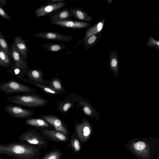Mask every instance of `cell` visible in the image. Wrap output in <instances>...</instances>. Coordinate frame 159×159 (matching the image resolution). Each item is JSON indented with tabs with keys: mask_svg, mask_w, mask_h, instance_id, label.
<instances>
[{
	"mask_svg": "<svg viewBox=\"0 0 159 159\" xmlns=\"http://www.w3.org/2000/svg\"><path fill=\"white\" fill-rule=\"evenodd\" d=\"M0 75H1V74H0Z\"/></svg>",
	"mask_w": 159,
	"mask_h": 159,
	"instance_id": "cell-38",
	"label": "cell"
},
{
	"mask_svg": "<svg viewBox=\"0 0 159 159\" xmlns=\"http://www.w3.org/2000/svg\"><path fill=\"white\" fill-rule=\"evenodd\" d=\"M9 102L21 106L37 108L46 105L48 100L35 93H23L7 97Z\"/></svg>",
	"mask_w": 159,
	"mask_h": 159,
	"instance_id": "cell-2",
	"label": "cell"
},
{
	"mask_svg": "<svg viewBox=\"0 0 159 159\" xmlns=\"http://www.w3.org/2000/svg\"><path fill=\"white\" fill-rule=\"evenodd\" d=\"M146 144L143 142H138L134 144V149L138 151H142L145 148Z\"/></svg>",
	"mask_w": 159,
	"mask_h": 159,
	"instance_id": "cell-31",
	"label": "cell"
},
{
	"mask_svg": "<svg viewBox=\"0 0 159 159\" xmlns=\"http://www.w3.org/2000/svg\"><path fill=\"white\" fill-rule=\"evenodd\" d=\"M6 0H0V16L8 20L11 19V17L4 10L3 7L7 3Z\"/></svg>",
	"mask_w": 159,
	"mask_h": 159,
	"instance_id": "cell-30",
	"label": "cell"
},
{
	"mask_svg": "<svg viewBox=\"0 0 159 159\" xmlns=\"http://www.w3.org/2000/svg\"><path fill=\"white\" fill-rule=\"evenodd\" d=\"M106 19V17L104 18L93 25L87 28L83 39V42L90 36L96 34L102 30Z\"/></svg>",
	"mask_w": 159,
	"mask_h": 159,
	"instance_id": "cell-17",
	"label": "cell"
},
{
	"mask_svg": "<svg viewBox=\"0 0 159 159\" xmlns=\"http://www.w3.org/2000/svg\"><path fill=\"white\" fill-rule=\"evenodd\" d=\"M83 41V39H81L80 40L79 42H78L77 44L73 47V48H75L76 46H77L79 44L81 43Z\"/></svg>",
	"mask_w": 159,
	"mask_h": 159,
	"instance_id": "cell-33",
	"label": "cell"
},
{
	"mask_svg": "<svg viewBox=\"0 0 159 159\" xmlns=\"http://www.w3.org/2000/svg\"><path fill=\"white\" fill-rule=\"evenodd\" d=\"M40 149L34 146L19 141L0 144V154L13 157V159H31L39 157Z\"/></svg>",
	"mask_w": 159,
	"mask_h": 159,
	"instance_id": "cell-1",
	"label": "cell"
},
{
	"mask_svg": "<svg viewBox=\"0 0 159 159\" xmlns=\"http://www.w3.org/2000/svg\"><path fill=\"white\" fill-rule=\"evenodd\" d=\"M37 38L43 39L56 40L62 42H69L73 40V37L62 34L59 33L54 32H41L34 34Z\"/></svg>",
	"mask_w": 159,
	"mask_h": 159,
	"instance_id": "cell-11",
	"label": "cell"
},
{
	"mask_svg": "<svg viewBox=\"0 0 159 159\" xmlns=\"http://www.w3.org/2000/svg\"><path fill=\"white\" fill-rule=\"evenodd\" d=\"M0 47L9 55L11 56L9 52V46L8 43L6 40L3 34L0 30Z\"/></svg>",
	"mask_w": 159,
	"mask_h": 159,
	"instance_id": "cell-28",
	"label": "cell"
},
{
	"mask_svg": "<svg viewBox=\"0 0 159 159\" xmlns=\"http://www.w3.org/2000/svg\"><path fill=\"white\" fill-rule=\"evenodd\" d=\"M49 21L52 24L60 27L74 29H80L87 28L92 26L89 22L73 20H68L62 21H55L50 19Z\"/></svg>",
	"mask_w": 159,
	"mask_h": 159,
	"instance_id": "cell-10",
	"label": "cell"
},
{
	"mask_svg": "<svg viewBox=\"0 0 159 159\" xmlns=\"http://www.w3.org/2000/svg\"><path fill=\"white\" fill-rule=\"evenodd\" d=\"M25 75L30 80L40 84L49 86L50 81L43 78V72L40 70L33 69H26L25 72Z\"/></svg>",
	"mask_w": 159,
	"mask_h": 159,
	"instance_id": "cell-13",
	"label": "cell"
},
{
	"mask_svg": "<svg viewBox=\"0 0 159 159\" xmlns=\"http://www.w3.org/2000/svg\"><path fill=\"white\" fill-rule=\"evenodd\" d=\"M146 46L154 48L159 51V41L155 39L152 36H150L148 39Z\"/></svg>",
	"mask_w": 159,
	"mask_h": 159,
	"instance_id": "cell-29",
	"label": "cell"
},
{
	"mask_svg": "<svg viewBox=\"0 0 159 159\" xmlns=\"http://www.w3.org/2000/svg\"><path fill=\"white\" fill-rule=\"evenodd\" d=\"M31 159H40V158L38 157L36 158Z\"/></svg>",
	"mask_w": 159,
	"mask_h": 159,
	"instance_id": "cell-37",
	"label": "cell"
},
{
	"mask_svg": "<svg viewBox=\"0 0 159 159\" xmlns=\"http://www.w3.org/2000/svg\"><path fill=\"white\" fill-rule=\"evenodd\" d=\"M39 117L52 126L56 130L61 131L68 136L69 132L67 126L58 116L53 115H40Z\"/></svg>",
	"mask_w": 159,
	"mask_h": 159,
	"instance_id": "cell-8",
	"label": "cell"
},
{
	"mask_svg": "<svg viewBox=\"0 0 159 159\" xmlns=\"http://www.w3.org/2000/svg\"><path fill=\"white\" fill-rule=\"evenodd\" d=\"M42 46L44 48L51 52H57L62 50L66 47L63 44L54 43H43Z\"/></svg>",
	"mask_w": 159,
	"mask_h": 159,
	"instance_id": "cell-25",
	"label": "cell"
},
{
	"mask_svg": "<svg viewBox=\"0 0 159 159\" xmlns=\"http://www.w3.org/2000/svg\"><path fill=\"white\" fill-rule=\"evenodd\" d=\"M69 144L67 147L70 148L72 151L75 153H79L81 149L80 141L75 132L72 134L70 140Z\"/></svg>",
	"mask_w": 159,
	"mask_h": 159,
	"instance_id": "cell-22",
	"label": "cell"
},
{
	"mask_svg": "<svg viewBox=\"0 0 159 159\" xmlns=\"http://www.w3.org/2000/svg\"><path fill=\"white\" fill-rule=\"evenodd\" d=\"M74 105V102L67 96L64 100L57 103V110L63 114H66Z\"/></svg>",
	"mask_w": 159,
	"mask_h": 159,
	"instance_id": "cell-18",
	"label": "cell"
},
{
	"mask_svg": "<svg viewBox=\"0 0 159 159\" xmlns=\"http://www.w3.org/2000/svg\"><path fill=\"white\" fill-rule=\"evenodd\" d=\"M20 141L34 146L41 150L48 147V142L43 135L35 129H30L24 132L18 138Z\"/></svg>",
	"mask_w": 159,
	"mask_h": 159,
	"instance_id": "cell-3",
	"label": "cell"
},
{
	"mask_svg": "<svg viewBox=\"0 0 159 159\" xmlns=\"http://www.w3.org/2000/svg\"><path fill=\"white\" fill-rule=\"evenodd\" d=\"M49 87L58 92L59 94H65L64 88L60 79L57 77L53 78L51 80Z\"/></svg>",
	"mask_w": 159,
	"mask_h": 159,
	"instance_id": "cell-23",
	"label": "cell"
},
{
	"mask_svg": "<svg viewBox=\"0 0 159 159\" xmlns=\"http://www.w3.org/2000/svg\"><path fill=\"white\" fill-rule=\"evenodd\" d=\"M107 1L108 4H110L113 2L114 0H107Z\"/></svg>",
	"mask_w": 159,
	"mask_h": 159,
	"instance_id": "cell-34",
	"label": "cell"
},
{
	"mask_svg": "<svg viewBox=\"0 0 159 159\" xmlns=\"http://www.w3.org/2000/svg\"><path fill=\"white\" fill-rule=\"evenodd\" d=\"M63 0H49L47 1L46 4L60 2L63 1Z\"/></svg>",
	"mask_w": 159,
	"mask_h": 159,
	"instance_id": "cell-32",
	"label": "cell"
},
{
	"mask_svg": "<svg viewBox=\"0 0 159 159\" xmlns=\"http://www.w3.org/2000/svg\"><path fill=\"white\" fill-rule=\"evenodd\" d=\"M27 41V40L24 39L19 36L15 37L14 39V43L16 48L24 60L26 61L29 52L28 47L26 44Z\"/></svg>",
	"mask_w": 159,
	"mask_h": 159,
	"instance_id": "cell-16",
	"label": "cell"
},
{
	"mask_svg": "<svg viewBox=\"0 0 159 159\" xmlns=\"http://www.w3.org/2000/svg\"><path fill=\"white\" fill-rule=\"evenodd\" d=\"M70 11L73 17L80 21H91L93 20L92 16L80 7H70Z\"/></svg>",
	"mask_w": 159,
	"mask_h": 159,
	"instance_id": "cell-15",
	"label": "cell"
},
{
	"mask_svg": "<svg viewBox=\"0 0 159 159\" xmlns=\"http://www.w3.org/2000/svg\"><path fill=\"white\" fill-rule=\"evenodd\" d=\"M0 60L5 66V69L11 68L14 66L11 56L8 55L0 47Z\"/></svg>",
	"mask_w": 159,
	"mask_h": 159,
	"instance_id": "cell-24",
	"label": "cell"
},
{
	"mask_svg": "<svg viewBox=\"0 0 159 159\" xmlns=\"http://www.w3.org/2000/svg\"><path fill=\"white\" fill-rule=\"evenodd\" d=\"M75 132L80 142L84 143L88 140L91 134L90 125L85 119L82 120L81 123L75 120Z\"/></svg>",
	"mask_w": 159,
	"mask_h": 159,
	"instance_id": "cell-7",
	"label": "cell"
},
{
	"mask_svg": "<svg viewBox=\"0 0 159 159\" xmlns=\"http://www.w3.org/2000/svg\"><path fill=\"white\" fill-rule=\"evenodd\" d=\"M0 159H8V158H2V157H0Z\"/></svg>",
	"mask_w": 159,
	"mask_h": 159,
	"instance_id": "cell-36",
	"label": "cell"
},
{
	"mask_svg": "<svg viewBox=\"0 0 159 159\" xmlns=\"http://www.w3.org/2000/svg\"><path fill=\"white\" fill-rule=\"evenodd\" d=\"M109 60V65L111 68L117 69L118 64V57L116 50H113L110 53Z\"/></svg>",
	"mask_w": 159,
	"mask_h": 159,
	"instance_id": "cell-27",
	"label": "cell"
},
{
	"mask_svg": "<svg viewBox=\"0 0 159 159\" xmlns=\"http://www.w3.org/2000/svg\"><path fill=\"white\" fill-rule=\"evenodd\" d=\"M66 6V2L64 0L60 2L43 4L36 9L34 11V14L38 17H42L48 15L54 11L61 9Z\"/></svg>",
	"mask_w": 159,
	"mask_h": 159,
	"instance_id": "cell-9",
	"label": "cell"
},
{
	"mask_svg": "<svg viewBox=\"0 0 159 159\" xmlns=\"http://www.w3.org/2000/svg\"><path fill=\"white\" fill-rule=\"evenodd\" d=\"M48 16L49 19L55 21H62L70 20L73 17L70 9L67 7L54 11Z\"/></svg>",
	"mask_w": 159,
	"mask_h": 159,
	"instance_id": "cell-14",
	"label": "cell"
},
{
	"mask_svg": "<svg viewBox=\"0 0 159 159\" xmlns=\"http://www.w3.org/2000/svg\"><path fill=\"white\" fill-rule=\"evenodd\" d=\"M12 60L14 63L13 67L22 70L29 69L27 61H25L16 48L14 43H11L9 48Z\"/></svg>",
	"mask_w": 159,
	"mask_h": 159,
	"instance_id": "cell-12",
	"label": "cell"
},
{
	"mask_svg": "<svg viewBox=\"0 0 159 159\" xmlns=\"http://www.w3.org/2000/svg\"><path fill=\"white\" fill-rule=\"evenodd\" d=\"M0 91L9 94L35 93L36 90L16 80H11L7 81H2L0 82Z\"/></svg>",
	"mask_w": 159,
	"mask_h": 159,
	"instance_id": "cell-4",
	"label": "cell"
},
{
	"mask_svg": "<svg viewBox=\"0 0 159 159\" xmlns=\"http://www.w3.org/2000/svg\"><path fill=\"white\" fill-rule=\"evenodd\" d=\"M103 30L98 33L91 35L83 41L84 47L86 50L93 47L99 40L102 35Z\"/></svg>",
	"mask_w": 159,
	"mask_h": 159,
	"instance_id": "cell-20",
	"label": "cell"
},
{
	"mask_svg": "<svg viewBox=\"0 0 159 159\" xmlns=\"http://www.w3.org/2000/svg\"><path fill=\"white\" fill-rule=\"evenodd\" d=\"M0 66L5 69V67L3 64L0 60Z\"/></svg>",
	"mask_w": 159,
	"mask_h": 159,
	"instance_id": "cell-35",
	"label": "cell"
},
{
	"mask_svg": "<svg viewBox=\"0 0 159 159\" xmlns=\"http://www.w3.org/2000/svg\"><path fill=\"white\" fill-rule=\"evenodd\" d=\"M17 77H18L20 79L24 82H28L32 84L39 88L43 90V92L46 94H59L58 92L50 88L49 86H44L39 84L37 83L34 82L30 80L28 78L27 79L25 78L24 76L22 75H20L18 76Z\"/></svg>",
	"mask_w": 159,
	"mask_h": 159,
	"instance_id": "cell-21",
	"label": "cell"
},
{
	"mask_svg": "<svg viewBox=\"0 0 159 159\" xmlns=\"http://www.w3.org/2000/svg\"><path fill=\"white\" fill-rule=\"evenodd\" d=\"M43 135L47 141H52L58 142L66 143L69 140V138L60 131L54 128H36Z\"/></svg>",
	"mask_w": 159,
	"mask_h": 159,
	"instance_id": "cell-5",
	"label": "cell"
},
{
	"mask_svg": "<svg viewBox=\"0 0 159 159\" xmlns=\"http://www.w3.org/2000/svg\"><path fill=\"white\" fill-rule=\"evenodd\" d=\"M27 125L36 128H54L44 120L39 118H33L27 119L25 121Z\"/></svg>",
	"mask_w": 159,
	"mask_h": 159,
	"instance_id": "cell-19",
	"label": "cell"
},
{
	"mask_svg": "<svg viewBox=\"0 0 159 159\" xmlns=\"http://www.w3.org/2000/svg\"><path fill=\"white\" fill-rule=\"evenodd\" d=\"M62 152L58 149H53L46 153L40 159H60Z\"/></svg>",
	"mask_w": 159,
	"mask_h": 159,
	"instance_id": "cell-26",
	"label": "cell"
},
{
	"mask_svg": "<svg viewBox=\"0 0 159 159\" xmlns=\"http://www.w3.org/2000/svg\"><path fill=\"white\" fill-rule=\"evenodd\" d=\"M4 110L9 115L18 118L29 119L35 114L33 110L11 104L7 105L5 107Z\"/></svg>",
	"mask_w": 159,
	"mask_h": 159,
	"instance_id": "cell-6",
	"label": "cell"
}]
</instances>
